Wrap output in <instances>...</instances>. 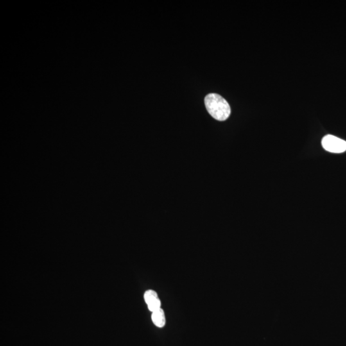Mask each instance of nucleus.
I'll return each instance as SVG.
<instances>
[{"label":"nucleus","mask_w":346,"mask_h":346,"mask_svg":"<svg viewBox=\"0 0 346 346\" xmlns=\"http://www.w3.org/2000/svg\"><path fill=\"white\" fill-rule=\"evenodd\" d=\"M208 112L218 121H223L229 117L231 108L225 99L218 94H208L205 98Z\"/></svg>","instance_id":"1"},{"label":"nucleus","mask_w":346,"mask_h":346,"mask_svg":"<svg viewBox=\"0 0 346 346\" xmlns=\"http://www.w3.org/2000/svg\"><path fill=\"white\" fill-rule=\"evenodd\" d=\"M322 146L326 151L330 153H341L346 151V141L332 135L323 137Z\"/></svg>","instance_id":"2"},{"label":"nucleus","mask_w":346,"mask_h":346,"mask_svg":"<svg viewBox=\"0 0 346 346\" xmlns=\"http://www.w3.org/2000/svg\"><path fill=\"white\" fill-rule=\"evenodd\" d=\"M151 319H152L154 324L158 328H163L166 324V318H165L164 312L162 309L152 312Z\"/></svg>","instance_id":"3"},{"label":"nucleus","mask_w":346,"mask_h":346,"mask_svg":"<svg viewBox=\"0 0 346 346\" xmlns=\"http://www.w3.org/2000/svg\"><path fill=\"white\" fill-rule=\"evenodd\" d=\"M158 298L157 293L153 290L147 291L144 294V300H145L147 305L151 304V302L157 300Z\"/></svg>","instance_id":"4"},{"label":"nucleus","mask_w":346,"mask_h":346,"mask_svg":"<svg viewBox=\"0 0 346 346\" xmlns=\"http://www.w3.org/2000/svg\"><path fill=\"white\" fill-rule=\"evenodd\" d=\"M149 311L151 312L157 311V310L161 309V302L159 299L156 300L151 304L148 305Z\"/></svg>","instance_id":"5"}]
</instances>
